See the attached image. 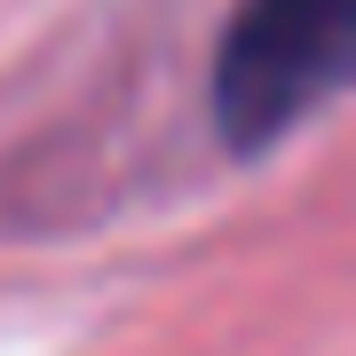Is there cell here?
I'll use <instances>...</instances> for the list:
<instances>
[{"label": "cell", "mask_w": 356, "mask_h": 356, "mask_svg": "<svg viewBox=\"0 0 356 356\" xmlns=\"http://www.w3.org/2000/svg\"><path fill=\"white\" fill-rule=\"evenodd\" d=\"M356 0H245L214 48V127L229 151H269L348 79Z\"/></svg>", "instance_id": "obj_1"}]
</instances>
